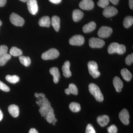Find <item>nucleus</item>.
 Here are the masks:
<instances>
[{"instance_id": "c9c22d12", "label": "nucleus", "mask_w": 133, "mask_h": 133, "mask_svg": "<svg viewBox=\"0 0 133 133\" xmlns=\"http://www.w3.org/2000/svg\"><path fill=\"white\" fill-rule=\"evenodd\" d=\"M0 90L5 92L9 91V87L1 81H0Z\"/></svg>"}, {"instance_id": "473e14b6", "label": "nucleus", "mask_w": 133, "mask_h": 133, "mask_svg": "<svg viewBox=\"0 0 133 133\" xmlns=\"http://www.w3.org/2000/svg\"><path fill=\"white\" fill-rule=\"evenodd\" d=\"M133 62V53L128 55L125 58V63L128 65H130Z\"/></svg>"}, {"instance_id": "b1692460", "label": "nucleus", "mask_w": 133, "mask_h": 133, "mask_svg": "<svg viewBox=\"0 0 133 133\" xmlns=\"http://www.w3.org/2000/svg\"><path fill=\"white\" fill-rule=\"evenodd\" d=\"M39 112L42 116L45 117L46 115L49 112H54V109L51 106L48 107H40Z\"/></svg>"}, {"instance_id": "f257e3e1", "label": "nucleus", "mask_w": 133, "mask_h": 133, "mask_svg": "<svg viewBox=\"0 0 133 133\" xmlns=\"http://www.w3.org/2000/svg\"><path fill=\"white\" fill-rule=\"evenodd\" d=\"M126 50L125 45L117 43H112L108 49V53L111 54L116 53L119 55H122L125 52Z\"/></svg>"}, {"instance_id": "c85d7f7f", "label": "nucleus", "mask_w": 133, "mask_h": 133, "mask_svg": "<svg viewBox=\"0 0 133 133\" xmlns=\"http://www.w3.org/2000/svg\"><path fill=\"white\" fill-rule=\"evenodd\" d=\"M6 79L8 82L12 84H16L19 82L20 80L19 77L16 75H14V76L7 75L6 76Z\"/></svg>"}, {"instance_id": "7ed1b4c3", "label": "nucleus", "mask_w": 133, "mask_h": 133, "mask_svg": "<svg viewBox=\"0 0 133 133\" xmlns=\"http://www.w3.org/2000/svg\"><path fill=\"white\" fill-rule=\"evenodd\" d=\"M59 52L56 49L52 48L44 52L42 58L44 60H49L57 58L59 56Z\"/></svg>"}, {"instance_id": "ea45409f", "label": "nucleus", "mask_w": 133, "mask_h": 133, "mask_svg": "<svg viewBox=\"0 0 133 133\" xmlns=\"http://www.w3.org/2000/svg\"><path fill=\"white\" fill-rule=\"evenodd\" d=\"M43 102V101L42 99V98L41 99H40L38 100V101H36V104H37L39 107H40L42 106Z\"/></svg>"}, {"instance_id": "412c9836", "label": "nucleus", "mask_w": 133, "mask_h": 133, "mask_svg": "<svg viewBox=\"0 0 133 133\" xmlns=\"http://www.w3.org/2000/svg\"><path fill=\"white\" fill-rule=\"evenodd\" d=\"M38 24L42 27H49L51 24V21L49 16H45L42 17L39 20Z\"/></svg>"}, {"instance_id": "49530a36", "label": "nucleus", "mask_w": 133, "mask_h": 133, "mask_svg": "<svg viewBox=\"0 0 133 133\" xmlns=\"http://www.w3.org/2000/svg\"><path fill=\"white\" fill-rule=\"evenodd\" d=\"M39 96L40 97H42V98L45 97V95L43 93L39 94Z\"/></svg>"}, {"instance_id": "1a4fd4ad", "label": "nucleus", "mask_w": 133, "mask_h": 133, "mask_svg": "<svg viewBox=\"0 0 133 133\" xmlns=\"http://www.w3.org/2000/svg\"><path fill=\"white\" fill-rule=\"evenodd\" d=\"M84 38L81 35H74L69 40L70 44L73 45H81L84 43Z\"/></svg>"}, {"instance_id": "20e7f679", "label": "nucleus", "mask_w": 133, "mask_h": 133, "mask_svg": "<svg viewBox=\"0 0 133 133\" xmlns=\"http://www.w3.org/2000/svg\"><path fill=\"white\" fill-rule=\"evenodd\" d=\"M88 71L90 74L94 78H97L100 75V72L98 70L97 64L94 61H90L88 64Z\"/></svg>"}, {"instance_id": "58836bf2", "label": "nucleus", "mask_w": 133, "mask_h": 133, "mask_svg": "<svg viewBox=\"0 0 133 133\" xmlns=\"http://www.w3.org/2000/svg\"><path fill=\"white\" fill-rule=\"evenodd\" d=\"M7 0H0V7L5 6L6 2Z\"/></svg>"}, {"instance_id": "8fccbe9b", "label": "nucleus", "mask_w": 133, "mask_h": 133, "mask_svg": "<svg viewBox=\"0 0 133 133\" xmlns=\"http://www.w3.org/2000/svg\"><path fill=\"white\" fill-rule=\"evenodd\" d=\"M2 24V22L1 21V20H0V27H1V26Z\"/></svg>"}, {"instance_id": "dca6fc26", "label": "nucleus", "mask_w": 133, "mask_h": 133, "mask_svg": "<svg viewBox=\"0 0 133 133\" xmlns=\"http://www.w3.org/2000/svg\"><path fill=\"white\" fill-rule=\"evenodd\" d=\"M97 120L100 126L104 127L106 126L109 123V116L107 115H102L99 116Z\"/></svg>"}, {"instance_id": "c03bdc74", "label": "nucleus", "mask_w": 133, "mask_h": 133, "mask_svg": "<svg viewBox=\"0 0 133 133\" xmlns=\"http://www.w3.org/2000/svg\"><path fill=\"white\" fill-rule=\"evenodd\" d=\"M3 118V114L2 112L0 109V121L2 120Z\"/></svg>"}, {"instance_id": "37998d69", "label": "nucleus", "mask_w": 133, "mask_h": 133, "mask_svg": "<svg viewBox=\"0 0 133 133\" xmlns=\"http://www.w3.org/2000/svg\"><path fill=\"white\" fill-rule=\"evenodd\" d=\"M129 6L130 9H133V0H129Z\"/></svg>"}, {"instance_id": "2eb2a0df", "label": "nucleus", "mask_w": 133, "mask_h": 133, "mask_svg": "<svg viewBox=\"0 0 133 133\" xmlns=\"http://www.w3.org/2000/svg\"><path fill=\"white\" fill-rule=\"evenodd\" d=\"M50 73L53 76V81L55 83H57L60 78V73L57 67H53L50 70Z\"/></svg>"}, {"instance_id": "f8f14e48", "label": "nucleus", "mask_w": 133, "mask_h": 133, "mask_svg": "<svg viewBox=\"0 0 133 133\" xmlns=\"http://www.w3.org/2000/svg\"><path fill=\"white\" fill-rule=\"evenodd\" d=\"M94 3L92 0H82L79 3V8L84 10H90L94 7Z\"/></svg>"}, {"instance_id": "a878e982", "label": "nucleus", "mask_w": 133, "mask_h": 133, "mask_svg": "<svg viewBox=\"0 0 133 133\" xmlns=\"http://www.w3.org/2000/svg\"><path fill=\"white\" fill-rule=\"evenodd\" d=\"M19 59L21 63L24 66H29L31 64V59L29 57L21 56H19Z\"/></svg>"}, {"instance_id": "c756f323", "label": "nucleus", "mask_w": 133, "mask_h": 133, "mask_svg": "<svg viewBox=\"0 0 133 133\" xmlns=\"http://www.w3.org/2000/svg\"><path fill=\"white\" fill-rule=\"evenodd\" d=\"M69 89L70 92L74 95H77L78 93V90L76 85L74 84H70L69 85Z\"/></svg>"}, {"instance_id": "4468645a", "label": "nucleus", "mask_w": 133, "mask_h": 133, "mask_svg": "<svg viewBox=\"0 0 133 133\" xmlns=\"http://www.w3.org/2000/svg\"><path fill=\"white\" fill-rule=\"evenodd\" d=\"M113 84L116 91L120 92L123 87V83L118 77H115L113 79Z\"/></svg>"}, {"instance_id": "0eeeda50", "label": "nucleus", "mask_w": 133, "mask_h": 133, "mask_svg": "<svg viewBox=\"0 0 133 133\" xmlns=\"http://www.w3.org/2000/svg\"><path fill=\"white\" fill-rule=\"evenodd\" d=\"M112 32L111 28L108 26H102L98 31V36L100 38H107L111 35Z\"/></svg>"}, {"instance_id": "f704fd0d", "label": "nucleus", "mask_w": 133, "mask_h": 133, "mask_svg": "<svg viewBox=\"0 0 133 133\" xmlns=\"http://www.w3.org/2000/svg\"><path fill=\"white\" fill-rule=\"evenodd\" d=\"M8 48L5 45H1L0 46V57L7 53Z\"/></svg>"}, {"instance_id": "7c9ffc66", "label": "nucleus", "mask_w": 133, "mask_h": 133, "mask_svg": "<svg viewBox=\"0 0 133 133\" xmlns=\"http://www.w3.org/2000/svg\"><path fill=\"white\" fill-rule=\"evenodd\" d=\"M45 119L49 123H52L55 118L54 112H49L45 116Z\"/></svg>"}, {"instance_id": "423d86ee", "label": "nucleus", "mask_w": 133, "mask_h": 133, "mask_svg": "<svg viewBox=\"0 0 133 133\" xmlns=\"http://www.w3.org/2000/svg\"><path fill=\"white\" fill-rule=\"evenodd\" d=\"M89 45L92 48H100L105 45V42L100 38L92 37L90 38L89 41Z\"/></svg>"}, {"instance_id": "ddd939ff", "label": "nucleus", "mask_w": 133, "mask_h": 133, "mask_svg": "<svg viewBox=\"0 0 133 133\" xmlns=\"http://www.w3.org/2000/svg\"><path fill=\"white\" fill-rule=\"evenodd\" d=\"M70 63L68 61L65 62L63 65L62 66V71H63V75L66 78H69L71 76L72 73L70 70Z\"/></svg>"}, {"instance_id": "f03ea898", "label": "nucleus", "mask_w": 133, "mask_h": 133, "mask_svg": "<svg viewBox=\"0 0 133 133\" xmlns=\"http://www.w3.org/2000/svg\"><path fill=\"white\" fill-rule=\"evenodd\" d=\"M89 90L91 94H92L96 100L99 102H102L104 100V97L100 88L97 85L91 83L89 85Z\"/></svg>"}, {"instance_id": "a18cd8bd", "label": "nucleus", "mask_w": 133, "mask_h": 133, "mask_svg": "<svg viewBox=\"0 0 133 133\" xmlns=\"http://www.w3.org/2000/svg\"><path fill=\"white\" fill-rule=\"evenodd\" d=\"M65 92L67 95H70V91H69V88H66V89L65 90Z\"/></svg>"}, {"instance_id": "f3484780", "label": "nucleus", "mask_w": 133, "mask_h": 133, "mask_svg": "<svg viewBox=\"0 0 133 133\" xmlns=\"http://www.w3.org/2000/svg\"><path fill=\"white\" fill-rule=\"evenodd\" d=\"M9 112L13 117L16 118L19 116V108L16 105L13 104L9 107Z\"/></svg>"}, {"instance_id": "9d476101", "label": "nucleus", "mask_w": 133, "mask_h": 133, "mask_svg": "<svg viewBox=\"0 0 133 133\" xmlns=\"http://www.w3.org/2000/svg\"><path fill=\"white\" fill-rule=\"evenodd\" d=\"M119 116L121 121L124 125H128L129 124V115L127 109H122L119 113Z\"/></svg>"}, {"instance_id": "a19ab883", "label": "nucleus", "mask_w": 133, "mask_h": 133, "mask_svg": "<svg viewBox=\"0 0 133 133\" xmlns=\"http://www.w3.org/2000/svg\"><path fill=\"white\" fill-rule=\"evenodd\" d=\"M109 1L114 5H117L118 3L119 2V0H109Z\"/></svg>"}, {"instance_id": "9b49d317", "label": "nucleus", "mask_w": 133, "mask_h": 133, "mask_svg": "<svg viewBox=\"0 0 133 133\" xmlns=\"http://www.w3.org/2000/svg\"><path fill=\"white\" fill-rule=\"evenodd\" d=\"M118 10L113 6H108L104 8L103 12L104 16L106 17H110L114 16L118 13Z\"/></svg>"}, {"instance_id": "cd10ccee", "label": "nucleus", "mask_w": 133, "mask_h": 133, "mask_svg": "<svg viewBox=\"0 0 133 133\" xmlns=\"http://www.w3.org/2000/svg\"><path fill=\"white\" fill-rule=\"evenodd\" d=\"M133 24V17L128 16L126 17L124 19L123 24L126 28H128L131 27Z\"/></svg>"}, {"instance_id": "bb28decb", "label": "nucleus", "mask_w": 133, "mask_h": 133, "mask_svg": "<svg viewBox=\"0 0 133 133\" xmlns=\"http://www.w3.org/2000/svg\"><path fill=\"white\" fill-rule=\"evenodd\" d=\"M11 56L7 53L0 57V66H3L6 64L11 58Z\"/></svg>"}, {"instance_id": "6ab92c4d", "label": "nucleus", "mask_w": 133, "mask_h": 133, "mask_svg": "<svg viewBox=\"0 0 133 133\" xmlns=\"http://www.w3.org/2000/svg\"><path fill=\"white\" fill-rule=\"evenodd\" d=\"M96 24L95 22H91L85 24L83 27V31L84 33H88L93 31L96 28Z\"/></svg>"}, {"instance_id": "5701e85b", "label": "nucleus", "mask_w": 133, "mask_h": 133, "mask_svg": "<svg viewBox=\"0 0 133 133\" xmlns=\"http://www.w3.org/2000/svg\"><path fill=\"white\" fill-rule=\"evenodd\" d=\"M10 55L15 57L20 56L22 55V51L16 47H13L10 49Z\"/></svg>"}, {"instance_id": "4be33fe9", "label": "nucleus", "mask_w": 133, "mask_h": 133, "mask_svg": "<svg viewBox=\"0 0 133 133\" xmlns=\"http://www.w3.org/2000/svg\"><path fill=\"white\" fill-rule=\"evenodd\" d=\"M121 74L123 78L127 81H129L132 77V75L129 71L127 69H124L121 70Z\"/></svg>"}, {"instance_id": "4c0bfd02", "label": "nucleus", "mask_w": 133, "mask_h": 133, "mask_svg": "<svg viewBox=\"0 0 133 133\" xmlns=\"http://www.w3.org/2000/svg\"><path fill=\"white\" fill-rule=\"evenodd\" d=\"M50 2L54 4H58L62 2V0H49Z\"/></svg>"}, {"instance_id": "aec40b11", "label": "nucleus", "mask_w": 133, "mask_h": 133, "mask_svg": "<svg viewBox=\"0 0 133 133\" xmlns=\"http://www.w3.org/2000/svg\"><path fill=\"white\" fill-rule=\"evenodd\" d=\"M84 16V14L81 10L76 9L72 12V19L75 22H77L81 20Z\"/></svg>"}, {"instance_id": "393cba45", "label": "nucleus", "mask_w": 133, "mask_h": 133, "mask_svg": "<svg viewBox=\"0 0 133 133\" xmlns=\"http://www.w3.org/2000/svg\"><path fill=\"white\" fill-rule=\"evenodd\" d=\"M69 108L72 111L77 112L81 110V106L79 103L72 102L69 105Z\"/></svg>"}, {"instance_id": "72a5a7b5", "label": "nucleus", "mask_w": 133, "mask_h": 133, "mask_svg": "<svg viewBox=\"0 0 133 133\" xmlns=\"http://www.w3.org/2000/svg\"><path fill=\"white\" fill-rule=\"evenodd\" d=\"M108 131L109 133H117L118 129L114 125H111L107 128Z\"/></svg>"}, {"instance_id": "79ce46f5", "label": "nucleus", "mask_w": 133, "mask_h": 133, "mask_svg": "<svg viewBox=\"0 0 133 133\" xmlns=\"http://www.w3.org/2000/svg\"><path fill=\"white\" fill-rule=\"evenodd\" d=\"M29 133H38V131L35 128H31L29 131Z\"/></svg>"}, {"instance_id": "a211bd4d", "label": "nucleus", "mask_w": 133, "mask_h": 133, "mask_svg": "<svg viewBox=\"0 0 133 133\" xmlns=\"http://www.w3.org/2000/svg\"><path fill=\"white\" fill-rule=\"evenodd\" d=\"M51 22L55 30L56 31H59L60 26V20L59 17L57 16L52 17Z\"/></svg>"}, {"instance_id": "09e8293b", "label": "nucleus", "mask_w": 133, "mask_h": 133, "mask_svg": "<svg viewBox=\"0 0 133 133\" xmlns=\"http://www.w3.org/2000/svg\"><path fill=\"white\" fill-rule=\"evenodd\" d=\"M20 1H21L23 2H27L28 1V0H20Z\"/></svg>"}, {"instance_id": "2f4dec72", "label": "nucleus", "mask_w": 133, "mask_h": 133, "mask_svg": "<svg viewBox=\"0 0 133 133\" xmlns=\"http://www.w3.org/2000/svg\"><path fill=\"white\" fill-rule=\"evenodd\" d=\"M109 3V0H99L97 4L100 7L105 8L108 6Z\"/></svg>"}, {"instance_id": "39448f33", "label": "nucleus", "mask_w": 133, "mask_h": 133, "mask_svg": "<svg viewBox=\"0 0 133 133\" xmlns=\"http://www.w3.org/2000/svg\"><path fill=\"white\" fill-rule=\"evenodd\" d=\"M10 20L12 24L17 26H23L24 23V19L16 13L11 14L10 17Z\"/></svg>"}, {"instance_id": "de8ad7c7", "label": "nucleus", "mask_w": 133, "mask_h": 133, "mask_svg": "<svg viewBox=\"0 0 133 133\" xmlns=\"http://www.w3.org/2000/svg\"><path fill=\"white\" fill-rule=\"evenodd\" d=\"M57 121V119L56 118H55L54 120L53 121V122H52V124H53V125H55Z\"/></svg>"}, {"instance_id": "6e6552de", "label": "nucleus", "mask_w": 133, "mask_h": 133, "mask_svg": "<svg viewBox=\"0 0 133 133\" xmlns=\"http://www.w3.org/2000/svg\"><path fill=\"white\" fill-rule=\"evenodd\" d=\"M27 4L30 13L33 15L36 14L38 11V6L37 0H28Z\"/></svg>"}, {"instance_id": "e433bc0d", "label": "nucleus", "mask_w": 133, "mask_h": 133, "mask_svg": "<svg viewBox=\"0 0 133 133\" xmlns=\"http://www.w3.org/2000/svg\"><path fill=\"white\" fill-rule=\"evenodd\" d=\"M85 133H96V132L92 125L89 124L87 127Z\"/></svg>"}]
</instances>
